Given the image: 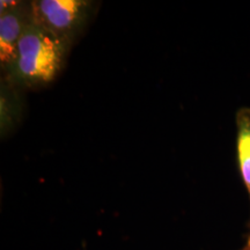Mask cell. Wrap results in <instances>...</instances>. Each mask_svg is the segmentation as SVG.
<instances>
[{"mask_svg":"<svg viewBox=\"0 0 250 250\" xmlns=\"http://www.w3.org/2000/svg\"><path fill=\"white\" fill-rule=\"evenodd\" d=\"M70 46L31 19L17 46L14 61L5 73L14 88H40L52 83L64 67Z\"/></svg>","mask_w":250,"mask_h":250,"instance_id":"cell-1","label":"cell"},{"mask_svg":"<svg viewBox=\"0 0 250 250\" xmlns=\"http://www.w3.org/2000/svg\"><path fill=\"white\" fill-rule=\"evenodd\" d=\"M236 158L241 179L245 184L250 201V108L243 107L236 112ZM250 247V221L249 236L247 245Z\"/></svg>","mask_w":250,"mask_h":250,"instance_id":"cell-4","label":"cell"},{"mask_svg":"<svg viewBox=\"0 0 250 250\" xmlns=\"http://www.w3.org/2000/svg\"><path fill=\"white\" fill-rule=\"evenodd\" d=\"M241 250H250V247H248V246H245Z\"/></svg>","mask_w":250,"mask_h":250,"instance_id":"cell-5","label":"cell"},{"mask_svg":"<svg viewBox=\"0 0 250 250\" xmlns=\"http://www.w3.org/2000/svg\"><path fill=\"white\" fill-rule=\"evenodd\" d=\"M31 19V1L0 2V62L5 73L14 61L19 41Z\"/></svg>","mask_w":250,"mask_h":250,"instance_id":"cell-3","label":"cell"},{"mask_svg":"<svg viewBox=\"0 0 250 250\" xmlns=\"http://www.w3.org/2000/svg\"><path fill=\"white\" fill-rule=\"evenodd\" d=\"M95 2L88 0L31 1L33 21L71 48L85 29Z\"/></svg>","mask_w":250,"mask_h":250,"instance_id":"cell-2","label":"cell"}]
</instances>
